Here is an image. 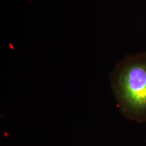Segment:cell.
I'll use <instances>...</instances> for the list:
<instances>
[{
  "label": "cell",
  "mask_w": 146,
  "mask_h": 146,
  "mask_svg": "<svg viewBox=\"0 0 146 146\" xmlns=\"http://www.w3.org/2000/svg\"><path fill=\"white\" fill-rule=\"evenodd\" d=\"M110 80L121 114L128 120L146 123V53L129 56L119 62Z\"/></svg>",
  "instance_id": "6da1fadb"
}]
</instances>
